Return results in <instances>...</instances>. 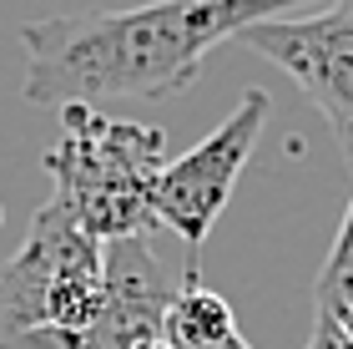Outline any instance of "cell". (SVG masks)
Returning a JSON list of instances; mask_svg holds the SVG:
<instances>
[{
  "label": "cell",
  "mask_w": 353,
  "mask_h": 349,
  "mask_svg": "<svg viewBox=\"0 0 353 349\" xmlns=\"http://www.w3.org/2000/svg\"><path fill=\"white\" fill-rule=\"evenodd\" d=\"M323 0H147L132 10L46 15L21 26V97L41 112L126 97H176L202 76L207 51L258 21L298 15Z\"/></svg>",
  "instance_id": "cell-1"
},
{
  "label": "cell",
  "mask_w": 353,
  "mask_h": 349,
  "mask_svg": "<svg viewBox=\"0 0 353 349\" xmlns=\"http://www.w3.org/2000/svg\"><path fill=\"white\" fill-rule=\"evenodd\" d=\"M137 349H172V339H167V334H157V339H141Z\"/></svg>",
  "instance_id": "cell-11"
},
{
  "label": "cell",
  "mask_w": 353,
  "mask_h": 349,
  "mask_svg": "<svg viewBox=\"0 0 353 349\" xmlns=\"http://www.w3.org/2000/svg\"><path fill=\"white\" fill-rule=\"evenodd\" d=\"M162 126L106 117L96 106H61V132L41 167L51 172L46 208L71 218L96 243L147 233L152 218V182L162 172Z\"/></svg>",
  "instance_id": "cell-2"
},
{
  "label": "cell",
  "mask_w": 353,
  "mask_h": 349,
  "mask_svg": "<svg viewBox=\"0 0 353 349\" xmlns=\"http://www.w3.org/2000/svg\"><path fill=\"white\" fill-rule=\"evenodd\" d=\"M101 248L41 208L15 258L0 263V349H86L101 309Z\"/></svg>",
  "instance_id": "cell-3"
},
{
  "label": "cell",
  "mask_w": 353,
  "mask_h": 349,
  "mask_svg": "<svg viewBox=\"0 0 353 349\" xmlns=\"http://www.w3.org/2000/svg\"><path fill=\"white\" fill-rule=\"evenodd\" d=\"M207 349H252L243 334H228V339H222V344H207Z\"/></svg>",
  "instance_id": "cell-10"
},
{
  "label": "cell",
  "mask_w": 353,
  "mask_h": 349,
  "mask_svg": "<svg viewBox=\"0 0 353 349\" xmlns=\"http://www.w3.org/2000/svg\"><path fill=\"white\" fill-rule=\"evenodd\" d=\"M176 289H182V279L162 263L152 228L106 243L101 248V309H96L86 349H137L141 339H157Z\"/></svg>",
  "instance_id": "cell-6"
},
{
  "label": "cell",
  "mask_w": 353,
  "mask_h": 349,
  "mask_svg": "<svg viewBox=\"0 0 353 349\" xmlns=\"http://www.w3.org/2000/svg\"><path fill=\"white\" fill-rule=\"evenodd\" d=\"M268 91L263 86H248L237 106L222 117L212 132H207L192 152H182L176 162H162L152 182V218L167 223L187 248H202L207 233L217 228L222 208H228L237 178H243L252 147H258L263 126H268Z\"/></svg>",
  "instance_id": "cell-4"
},
{
  "label": "cell",
  "mask_w": 353,
  "mask_h": 349,
  "mask_svg": "<svg viewBox=\"0 0 353 349\" xmlns=\"http://www.w3.org/2000/svg\"><path fill=\"white\" fill-rule=\"evenodd\" d=\"M353 268V202H348V213H343V228L339 238H333V248H328V263H323V274H348Z\"/></svg>",
  "instance_id": "cell-9"
},
{
  "label": "cell",
  "mask_w": 353,
  "mask_h": 349,
  "mask_svg": "<svg viewBox=\"0 0 353 349\" xmlns=\"http://www.w3.org/2000/svg\"><path fill=\"white\" fill-rule=\"evenodd\" d=\"M313 309L353 344V268H348V274H318Z\"/></svg>",
  "instance_id": "cell-8"
},
{
  "label": "cell",
  "mask_w": 353,
  "mask_h": 349,
  "mask_svg": "<svg viewBox=\"0 0 353 349\" xmlns=\"http://www.w3.org/2000/svg\"><path fill=\"white\" fill-rule=\"evenodd\" d=\"M162 334L172 339V349H207V344H222L228 334H237V319H232L228 299L207 289L197 279V268H187L182 289H176L172 309H167Z\"/></svg>",
  "instance_id": "cell-7"
},
{
  "label": "cell",
  "mask_w": 353,
  "mask_h": 349,
  "mask_svg": "<svg viewBox=\"0 0 353 349\" xmlns=\"http://www.w3.org/2000/svg\"><path fill=\"white\" fill-rule=\"evenodd\" d=\"M237 41L293 76L298 91L328 117L353 172V0H323L308 15L258 21Z\"/></svg>",
  "instance_id": "cell-5"
}]
</instances>
